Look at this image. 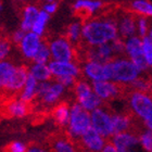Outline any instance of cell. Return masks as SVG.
<instances>
[{
  "instance_id": "obj_1",
  "label": "cell",
  "mask_w": 152,
  "mask_h": 152,
  "mask_svg": "<svg viewBox=\"0 0 152 152\" xmlns=\"http://www.w3.org/2000/svg\"><path fill=\"white\" fill-rule=\"evenodd\" d=\"M82 38L90 47L111 42L118 38L116 21L109 18L87 21L83 24Z\"/></svg>"
},
{
  "instance_id": "obj_2",
  "label": "cell",
  "mask_w": 152,
  "mask_h": 152,
  "mask_svg": "<svg viewBox=\"0 0 152 152\" xmlns=\"http://www.w3.org/2000/svg\"><path fill=\"white\" fill-rule=\"evenodd\" d=\"M109 80L118 84H130L142 73L128 58L116 57L105 63Z\"/></svg>"
},
{
  "instance_id": "obj_3",
  "label": "cell",
  "mask_w": 152,
  "mask_h": 152,
  "mask_svg": "<svg viewBox=\"0 0 152 152\" xmlns=\"http://www.w3.org/2000/svg\"><path fill=\"white\" fill-rule=\"evenodd\" d=\"M91 126V113L77 103L71 105V115L67 128V135L71 139L79 140L83 134Z\"/></svg>"
},
{
  "instance_id": "obj_4",
  "label": "cell",
  "mask_w": 152,
  "mask_h": 152,
  "mask_svg": "<svg viewBox=\"0 0 152 152\" xmlns=\"http://www.w3.org/2000/svg\"><path fill=\"white\" fill-rule=\"evenodd\" d=\"M64 91H65V87L58 80L40 82L38 84L36 100L42 107H47V108L53 107V105L58 104V102L63 96Z\"/></svg>"
},
{
  "instance_id": "obj_5",
  "label": "cell",
  "mask_w": 152,
  "mask_h": 152,
  "mask_svg": "<svg viewBox=\"0 0 152 152\" xmlns=\"http://www.w3.org/2000/svg\"><path fill=\"white\" fill-rule=\"evenodd\" d=\"M125 54L141 72H145L150 67L143 56L142 38L140 36L135 35L125 39Z\"/></svg>"
},
{
  "instance_id": "obj_6",
  "label": "cell",
  "mask_w": 152,
  "mask_h": 152,
  "mask_svg": "<svg viewBox=\"0 0 152 152\" xmlns=\"http://www.w3.org/2000/svg\"><path fill=\"white\" fill-rule=\"evenodd\" d=\"M128 102L134 113L143 120L152 114V97L148 92L134 90L130 92Z\"/></svg>"
},
{
  "instance_id": "obj_7",
  "label": "cell",
  "mask_w": 152,
  "mask_h": 152,
  "mask_svg": "<svg viewBox=\"0 0 152 152\" xmlns=\"http://www.w3.org/2000/svg\"><path fill=\"white\" fill-rule=\"evenodd\" d=\"M112 142L120 152H148L142 147L140 139L132 132L115 134Z\"/></svg>"
},
{
  "instance_id": "obj_8",
  "label": "cell",
  "mask_w": 152,
  "mask_h": 152,
  "mask_svg": "<svg viewBox=\"0 0 152 152\" xmlns=\"http://www.w3.org/2000/svg\"><path fill=\"white\" fill-rule=\"evenodd\" d=\"M51 58L57 61H73L75 52L71 42L66 37H59L49 44Z\"/></svg>"
},
{
  "instance_id": "obj_9",
  "label": "cell",
  "mask_w": 152,
  "mask_h": 152,
  "mask_svg": "<svg viewBox=\"0 0 152 152\" xmlns=\"http://www.w3.org/2000/svg\"><path fill=\"white\" fill-rule=\"evenodd\" d=\"M91 113V126L104 138L114 135L111 115L103 109L98 108L90 112Z\"/></svg>"
},
{
  "instance_id": "obj_10",
  "label": "cell",
  "mask_w": 152,
  "mask_h": 152,
  "mask_svg": "<svg viewBox=\"0 0 152 152\" xmlns=\"http://www.w3.org/2000/svg\"><path fill=\"white\" fill-rule=\"evenodd\" d=\"M137 14L132 12H122L116 18V26L118 37L122 39H127L132 36L137 35Z\"/></svg>"
},
{
  "instance_id": "obj_11",
  "label": "cell",
  "mask_w": 152,
  "mask_h": 152,
  "mask_svg": "<svg viewBox=\"0 0 152 152\" xmlns=\"http://www.w3.org/2000/svg\"><path fill=\"white\" fill-rule=\"evenodd\" d=\"M80 143L89 152H101L105 146L104 137L90 126L79 139Z\"/></svg>"
},
{
  "instance_id": "obj_12",
  "label": "cell",
  "mask_w": 152,
  "mask_h": 152,
  "mask_svg": "<svg viewBox=\"0 0 152 152\" xmlns=\"http://www.w3.org/2000/svg\"><path fill=\"white\" fill-rule=\"evenodd\" d=\"M52 76L54 78L61 77V76H73V77H78L80 74L78 65L74 63L73 61H57L52 60L48 63Z\"/></svg>"
},
{
  "instance_id": "obj_13",
  "label": "cell",
  "mask_w": 152,
  "mask_h": 152,
  "mask_svg": "<svg viewBox=\"0 0 152 152\" xmlns=\"http://www.w3.org/2000/svg\"><path fill=\"white\" fill-rule=\"evenodd\" d=\"M92 89L102 100L116 98L121 94V86L113 80H100L92 82Z\"/></svg>"
},
{
  "instance_id": "obj_14",
  "label": "cell",
  "mask_w": 152,
  "mask_h": 152,
  "mask_svg": "<svg viewBox=\"0 0 152 152\" xmlns=\"http://www.w3.org/2000/svg\"><path fill=\"white\" fill-rule=\"evenodd\" d=\"M83 73L91 82H100V80H109L108 72L105 63H100L97 61L87 60L83 67Z\"/></svg>"
},
{
  "instance_id": "obj_15",
  "label": "cell",
  "mask_w": 152,
  "mask_h": 152,
  "mask_svg": "<svg viewBox=\"0 0 152 152\" xmlns=\"http://www.w3.org/2000/svg\"><path fill=\"white\" fill-rule=\"evenodd\" d=\"M115 58L111 42L99 46H92L87 51V60L97 61L100 63H108Z\"/></svg>"
},
{
  "instance_id": "obj_16",
  "label": "cell",
  "mask_w": 152,
  "mask_h": 152,
  "mask_svg": "<svg viewBox=\"0 0 152 152\" xmlns=\"http://www.w3.org/2000/svg\"><path fill=\"white\" fill-rule=\"evenodd\" d=\"M40 37L39 35H37L36 33H27L23 40L20 44V48L22 51L23 56L28 59V60H34L36 53H37L38 49L40 47Z\"/></svg>"
},
{
  "instance_id": "obj_17",
  "label": "cell",
  "mask_w": 152,
  "mask_h": 152,
  "mask_svg": "<svg viewBox=\"0 0 152 152\" xmlns=\"http://www.w3.org/2000/svg\"><path fill=\"white\" fill-rule=\"evenodd\" d=\"M29 72L26 66H16V70L13 74L12 78L10 80V84L7 88V95H15L18 92H21L26 80L28 78Z\"/></svg>"
},
{
  "instance_id": "obj_18",
  "label": "cell",
  "mask_w": 152,
  "mask_h": 152,
  "mask_svg": "<svg viewBox=\"0 0 152 152\" xmlns=\"http://www.w3.org/2000/svg\"><path fill=\"white\" fill-rule=\"evenodd\" d=\"M103 6V2L100 0H77L73 6V9L76 14L79 16L86 18L94 14L100 10Z\"/></svg>"
},
{
  "instance_id": "obj_19",
  "label": "cell",
  "mask_w": 152,
  "mask_h": 152,
  "mask_svg": "<svg viewBox=\"0 0 152 152\" xmlns=\"http://www.w3.org/2000/svg\"><path fill=\"white\" fill-rule=\"evenodd\" d=\"M16 66L9 61H0V92L7 94V88L10 84Z\"/></svg>"
},
{
  "instance_id": "obj_20",
  "label": "cell",
  "mask_w": 152,
  "mask_h": 152,
  "mask_svg": "<svg viewBox=\"0 0 152 152\" xmlns=\"http://www.w3.org/2000/svg\"><path fill=\"white\" fill-rule=\"evenodd\" d=\"M71 115V107L65 102H61L54 105L52 110V117L57 125L61 127H66L69 125Z\"/></svg>"
},
{
  "instance_id": "obj_21",
  "label": "cell",
  "mask_w": 152,
  "mask_h": 152,
  "mask_svg": "<svg viewBox=\"0 0 152 152\" xmlns=\"http://www.w3.org/2000/svg\"><path fill=\"white\" fill-rule=\"evenodd\" d=\"M38 84H39V82H38L37 79L29 74L25 85H24L23 89L20 92V99H22L23 101L27 102L28 104L32 103L33 101H35L36 97H37Z\"/></svg>"
},
{
  "instance_id": "obj_22",
  "label": "cell",
  "mask_w": 152,
  "mask_h": 152,
  "mask_svg": "<svg viewBox=\"0 0 152 152\" xmlns=\"http://www.w3.org/2000/svg\"><path fill=\"white\" fill-rule=\"evenodd\" d=\"M6 111L8 115H10L11 117L22 118V117H25L28 114V103L23 101L22 99H14L7 104Z\"/></svg>"
},
{
  "instance_id": "obj_23",
  "label": "cell",
  "mask_w": 152,
  "mask_h": 152,
  "mask_svg": "<svg viewBox=\"0 0 152 152\" xmlns=\"http://www.w3.org/2000/svg\"><path fill=\"white\" fill-rule=\"evenodd\" d=\"M28 72L39 83L50 80L51 77H53L50 71V67L47 63H36V62H34V64L28 69Z\"/></svg>"
},
{
  "instance_id": "obj_24",
  "label": "cell",
  "mask_w": 152,
  "mask_h": 152,
  "mask_svg": "<svg viewBox=\"0 0 152 152\" xmlns=\"http://www.w3.org/2000/svg\"><path fill=\"white\" fill-rule=\"evenodd\" d=\"M112 125H113L114 135L115 134L128 132L132 125V117L127 116L125 114H112Z\"/></svg>"
},
{
  "instance_id": "obj_25",
  "label": "cell",
  "mask_w": 152,
  "mask_h": 152,
  "mask_svg": "<svg viewBox=\"0 0 152 152\" xmlns=\"http://www.w3.org/2000/svg\"><path fill=\"white\" fill-rule=\"evenodd\" d=\"M130 8L135 14L152 18V3L148 0H134Z\"/></svg>"
},
{
  "instance_id": "obj_26",
  "label": "cell",
  "mask_w": 152,
  "mask_h": 152,
  "mask_svg": "<svg viewBox=\"0 0 152 152\" xmlns=\"http://www.w3.org/2000/svg\"><path fill=\"white\" fill-rule=\"evenodd\" d=\"M38 14H39V12L35 7L28 6L24 9V16H23L22 25H21V28L24 32H27V31L33 28V25L37 19Z\"/></svg>"
},
{
  "instance_id": "obj_27",
  "label": "cell",
  "mask_w": 152,
  "mask_h": 152,
  "mask_svg": "<svg viewBox=\"0 0 152 152\" xmlns=\"http://www.w3.org/2000/svg\"><path fill=\"white\" fill-rule=\"evenodd\" d=\"M52 152H76V148L71 138L59 137L52 141Z\"/></svg>"
},
{
  "instance_id": "obj_28",
  "label": "cell",
  "mask_w": 152,
  "mask_h": 152,
  "mask_svg": "<svg viewBox=\"0 0 152 152\" xmlns=\"http://www.w3.org/2000/svg\"><path fill=\"white\" fill-rule=\"evenodd\" d=\"M51 58V51L50 47L47 42H41L40 47L38 49L37 53L34 58V62L36 63H49Z\"/></svg>"
},
{
  "instance_id": "obj_29",
  "label": "cell",
  "mask_w": 152,
  "mask_h": 152,
  "mask_svg": "<svg viewBox=\"0 0 152 152\" xmlns=\"http://www.w3.org/2000/svg\"><path fill=\"white\" fill-rule=\"evenodd\" d=\"M48 20H49V13L47 11H39V14H38L37 19H36L34 25H33V32L36 33L37 35H42L45 29V26L47 24Z\"/></svg>"
},
{
  "instance_id": "obj_30",
  "label": "cell",
  "mask_w": 152,
  "mask_h": 152,
  "mask_svg": "<svg viewBox=\"0 0 152 152\" xmlns=\"http://www.w3.org/2000/svg\"><path fill=\"white\" fill-rule=\"evenodd\" d=\"M136 24H137V35L140 36L141 38L146 37L148 35V33H149L150 25H151V22L148 20V18L143 15H137Z\"/></svg>"
},
{
  "instance_id": "obj_31",
  "label": "cell",
  "mask_w": 152,
  "mask_h": 152,
  "mask_svg": "<svg viewBox=\"0 0 152 152\" xmlns=\"http://www.w3.org/2000/svg\"><path fill=\"white\" fill-rule=\"evenodd\" d=\"M129 85L132 88H134V90L148 92V94L152 91V83L150 82L149 79L140 77V76L137 79H135L133 83H130Z\"/></svg>"
},
{
  "instance_id": "obj_32",
  "label": "cell",
  "mask_w": 152,
  "mask_h": 152,
  "mask_svg": "<svg viewBox=\"0 0 152 152\" xmlns=\"http://www.w3.org/2000/svg\"><path fill=\"white\" fill-rule=\"evenodd\" d=\"M82 29L83 25L80 23H72L67 27L66 38L71 42H77L82 38Z\"/></svg>"
},
{
  "instance_id": "obj_33",
  "label": "cell",
  "mask_w": 152,
  "mask_h": 152,
  "mask_svg": "<svg viewBox=\"0 0 152 152\" xmlns=\"http://www.w3.org/2000/svg\"><path fill=\"white\" fill-rule=\"evenodd\" d=\"M142 50L149 66L152 67V42L147 36L142 38Z\"/></svg>"
},
{
  "instance_id": "obj_34",
  "label": "cell",
  "mask_w": 152,
  "mask_h": 152,
  "mask_svg": "<svg viewBox=\"0 0 152 152\" xmlns=\"http://www.w3.org/2000/svg\"><path fill=\"white\" fill-rule=\"evenodd\" d=\"M139 139L143 148L148 152L151 151V149H152V132L151 130L148 129V130H145L143 133H141Z\"/></svg>"
},
{
  "instance_id": "obj_35",
  "label": "cell",
  "mask_w": 152,
  "mask_h": 152,
  "mask_svg": "<svg viewBox=\"0 0 152 152\" xmlns=\"http://www.w3.org/2000/svg\"><path fill=\"white\" fill-rule=\"evenodd\" d=\"M28 147L25 142L15 140L8 145L7 147V152H27Z\"/></svg>"
},
{
  "instance_id": "obj_36",
  "label": "cell",
  "mask_w": 152,
  "mask_h": 152,
  "mask_svg": "<svg viewBox=\"0 0 152 152\" xmlns=\"http://www.w3.org/2000/svg\"><path fill=\"white\" fill-rule=\"evenodd\" d=\"M10 51V41L6 37H0V61L8 56Z\"/></svg>"
},
{
  "instance_id": "obj_37",
  "label": "cell",
  "mask_w": 152,
  "mask_h": 152,
  "mask_svg": "<svg viewBox=\"0 0 152 152\" xmlns=\"http://www.w3.org/2000/svg\"><path fill=\"white\" fill-rule=\"evenodd\" d=\"M56 80H58L59 83H61L65 88H70V87H74V85L76 84V77L73 76H61V77H57Z\"/></svg>"
},
{
  "instance_id": "obj_38",
  "label": "cell",
  "mask_w": 152,
  "mask_h": 152,
  "mask_svg": "<svg viewBox=\"0 0 152 152\" xmlns=\"http://www.w3.org/2000/svg\"><path fill=\"white\" fill-rule=\"evenodd\" d=\"M25 34H24V31L21 29V31H16L12 36V40L13 42H15V44H21V41L23 40V38H24Z\"/></svg>"
},
{
  "instance_id": "obj_39",
  "label": "cell",
  "mask_w": 152,
  "mask_h": 152,
  "mask_svg": "<svg viewBox=\"0 0 152 152\" xmlns=\"http://www.w3.org/2000/svg\"><path fill=\"white\" fill-rule=\"evenodd\" d=\"M57 8H58L57 2H49L48 4H46V6L44 7V10L47 11L48 13H54L57 11Z\"/></svg>"
},
{
  "instance_id": "obj_40",
  "label": "cell",
  "mask_w": 152,
  "mask_h": 152,
  "mask_svg": "<svg viewBox=\"0 0 152 152\" xmlns=\"http://www.w3.org/2000/svg\"><path fill=\"white\" fill-rule=\"evenodd\" d=\"M27 152H49L47 149H45L44 147L38 146V145H32L28 147Z\"/></svg>"
},
{
  "instance_id": "obj_41",
  "label": "cell",
  "mask_w": 152,
  "mask_h": 152,
  "mask_svg": "<svg viewBox=\"0 0 152 152\" xmlns=\"http://www.w3.org/2000/svg\"><path fill=\"white\" fill-rule=\"evenodd\" d=\"M101 152H120V151L116 149V147L114 146L113 143H107Z\"/></svg>"
},
{
  "instance_id": "obj_42",
  "label": "cell",
  "mask_w": 152,
  "mask_h": 152,
  "mask_svg": "<svg viewBox=\"0 0 152 152\" xmlns=\"http://www.w3.org/2000/svg\"><path fill=\"white\" fill-rule=\"evenodd\" d=\"M145 124H146V126L148 127V129H150L152 132V114L149 115L147 118H145Z\"/></svg>"
},
{
  "instance_id": "obj_43",
  "label": "cell",
  "mask_w": 152,
  "mask_h": 152,
  "mask_svg": "<svg viewBox=\"0 0 152 152\" xmlns=\"http://www.w3.org/2000/svg\"><path fill=\"white\" fill-rule=\"evenodd\" d=\"M147 37L149 38L150 41L152 42V22H151V25H150V29H149V33H148V35H147Z\"/></svg>"
},
{
  "instance_id": "obj_44",
  "label": "cell",
  "mask_w": 152,
  "mask_h": 152,
  "mask_svg": "<svg viewBox=\"0 0 152 152\" xmlns=\"http://www.w3.org/2000/svg\"><path fill=\"white\" fill-rule=\"evenodd\" d=\"M48 2H53V0H47Z\"/></svg>"
},
{
  "instance_id": "obj_45",
  "label": "cell",
  "mask_w": 152,
  "mask_h": 152,
  "mask_svg": "<svg viewBox=\"0 0 152 152\" xmlns=\"http://www.w3.org/2000/svg\"><path fill=\"white\" fill-rule=\"evenodd\" d=\"M1 8H2V4H1V2H0V10H1Z\"/></svg>"
},
{
  "instance_id": "obj_46",
  "label": "cell",
  "mask_w": 152,
  "mask_h": 152,
  "mask_svg": "<svg viewBox=\"0 0 152 152\" xmlns=\"http://www.w3.org/2000/svg\"><path fill=\"white\" fill-rule=\"evenodd\" d=\"M150 152H152V149H151V151H150Z\"/></svg>"
}]
</instances>
